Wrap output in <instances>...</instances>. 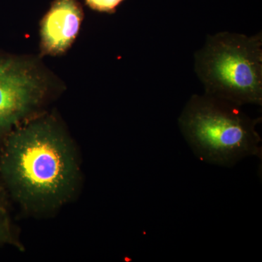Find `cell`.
Wrapping results in <instances>:
<instances>
[{
	"instance_id": "1",
	"label": "cell",
	"mask_w": 262,
	"mask_h": 262,
	"mask_svg": "<svg viewBox=\"0 0 262 262\" xmlns=\"http://www.w3.org/2000/svg\"><path fill=\"white\" fill-rule=\"evenodd\" d=\"M79 173L72 141L54 119L29 120L5 136L0 176L24 208L49 211L64 204L75 192Z\"/></svg>"
},
{
	"instance_id": "2",
	"label": "cell",
	"mask_w": 262,
	"mask_h": 262,
	"mask_svg": "<svg viewBox=\"0 0 262 262\" xmlns=\"http://www.w3.org/2000/svg\"><path fill=\"white\" fill-rule=\"evenodd\" d=\"M242 106L206 94L191 96L179 117V125L201 160L230 166L249 156H261V138L253 119Z\"/></svg>"
},
{
	"instance_id": "3",
	"label": "cell",
	"mask_w": 262,
	"mask_h": 262,
	"mask_svg": "<svg viewBox=\"0 0 262 262\" xmlns=\"http://www.w3.org/2000/svg\"><path fill=\"white\" fill-rule=\"evenodd\" d=\"M205 93L242 106L262 104V34L221 32L207 36L194 55Z\"/></svg>"
},
{
	"instance_id": "4",
	"label": "cell",
	"mask_w": 262,
	"mask_h": 262,
	"mask_svg": "<svg viewBox=\"0 0 262 262\" xmlns=\"http://www.w3.org/2000/svg\"><path fill=\"white\" fill-rule=\"evenodd\" d=\"M53 85V78L35 58L0 54V137L20 125Z\"/></svg>"
},
{
	"instance_id": "5",
	"label": "cell",
	"mask_w": 262,
	"mask_h": 262,
	"mask_svg": "<svg viewBox=\"0 0 262 262\" xmlns=\"http://www.w3.org/2000/svg\"><path fill=\"white\" fill-rule=\"evenodd\" d=\"M83 18L77 0H55L41 20V53L58 56L67 53L78 36Z\"/></svg>"
},
{
	"instance_id": "6",
	"label": "cell",
	"mask_w": 262,
	"mask_h": 262,
	"mask_svg": "<svg viewBox=\"0 0 262 262\" xmlns=\"http://www.w3.org/2000/svg\"><path fill=\"white\" fill-rule=\"evenodd\" d=\"M125 0H85L91 9L100 13H114Z\"/></svg>"
},
{
	"instance_id": "7",
	"label": "cell",
	"mask_w": 262,
	"mask_h": 262,
	"mask_svg": "<svg viewBox=\"0 0 262 262\" xmlns=\"http://www.w3.org/2000/svg\"><path fill=\"white\" fill-rule=\"evenodd\" d=\"M0 245H13L18 247V242L13 237L6 212L0 211Z\"/></svg>"
},
{
	"instance_id": "8",
	"label": "cell",
	"mask_w": 262,
	"mask_h": 262,
	"mask_svg": "<svg viewBox=\"0 0 262 262\" xmlns=\"http://www.w3.org/2000/svg\"><path fill=\"white\" fill-rule=\"evenodd\" d=\"M0 211L6 212L5 211L4 205H3V200H2L1 196H0Z\"/></svg>"
}]
</instances>
